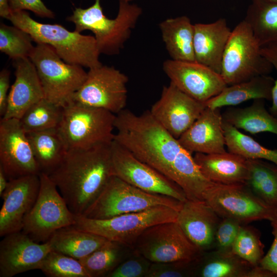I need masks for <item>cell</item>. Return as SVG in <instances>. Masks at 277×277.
Here are the masks:
<instances>
[{
    "label": "cell",
    "instance_id": "6da1fadb",
    "mask_svg": "<svg viewBox=\"0 0 277 277\" xmlns=\"http://www.w3.org/2000/svg\"><path fill=\"white\" fill-rule=\"evenodd\" d=\"M114 140L136 157L176 183L189 200L200 198L211 182L201 173L192 153L152 116L124 109L116 114Z\"/></svg>",
    "mask_w": 277,
    "mask_h": 277
},
{
    "label": "cell",
    "instance_id": "7a4b0ae2",
    "mask_svg": "<svg viewBox=\"0 0 277 277\" xmlns=\"http://www.w3.org/2000/svg\"><path fill=\"white\" fill-rule=\"evenodd\" d=\"M111 144L68 150L62 162L47 174L75 215L85 214L114 175Z\"/></svg>",
    "mask_w": 277,
    "mask_h": 277
},
{
    "label": "cell",
    "instance_id": "3957f363",
    "mask_svg": "<svg viewBox=\"0 0 277 277\" xmlns=\"http://www.w3.org/2000/svg\"><path fill=\"white\" fill-rule=\"evenodd\" d=\"M30 34L36 44L52 47L65 62L91 69L102 65L94 36L71 31L59 24H44L33 19L26 11L11 12L8 18Z\"/></svg>",
    "mask_w": 277,
    "mask_h": 277
},
{
    "label": "cell",
    "instance_id": "277c9868",
    "mask_svg": "<svg viewBox=\"0 0 277 277\" xmlns=\"http://www.w3.org/2000/svg\"><path fill=\"white\" fill-rule=\"evenodd\" d=\"M101 1L95 0L87 8H75L66 19L74 25L75 31L89 30L94 34L100 54L116 55L130 37L142 9L136 4L119 0L117 15L110 19L104 14Z\"/></svg>",
    "mask_w": 277,
    "mask_h": 277
},
{
    "label": "cell",
    "instance_id": "5b68a950",
    "mask_svg": "<svg viewBox=\"0 0 277 277\" xmlns=\"http://www.w3.org/2000/svg\"><path fill=\"white\" fill-rule=\"evenodd\" d=\"M116 114L72 101L63 107L57 129L68 150L89 149L114 140Z\"/></svg>",
    "mask_w": 277,
    "mask_h": 277
},
{
    "label": "cell",
    "instance_id": "8992f818",
    "mask_svg": "<svg viewBox=\"0 0 277 277\" xmlns=\"http://www.w3.org/2000/svg\"><path fill=\"white\" fill-rule=\"evenodd\" d=\"M178 211L168 206L158 205L105 219L75 215V223L71 226L110 241L133 247L138 238L148 227L159 223L176 221Z\"/></svg>",
    "mask_w": 277,
    "mask_h": 277
},
{
    "label": "cell",
    "instance_id": "52a82bcc",
    "mask_svg": "<svg viewBox=\"0 0 277 277\" xmlns=\"http://www.w3.org/2000/svg\"><path fill=\"white\" fill-rule=\"evenodd\" d=\"M36 69L44 97L64 107L85 81L83 67L64 61L48 45L36 44L29 57Z\"/></svg>",
    "mask_w": 277,
    "mask_h": 277
},
{
    "label": "cell",
    "instance_id": "ba28073f",
    "mask_svg": "<svg viewBox=\"0 0 277 277\" xmlns=\"http://www.w3.org/2000/svg\"><path fill=\"white\" fill-rule=\"evenodd\" d=\"M261 47L244 19L231 31L220 73L228 86L268 75L272 71L273 67L262 55Z\"/></svg>",
    "mask_w": 277,
    "mask_h": 277
},
{
    "label": "cell",
    "instance_id": "9c48e42d",
    "mask_svg": "<svg viewBox=\"0 0 277 277\" xmlns=\"http://www.w3.org/2000/svg\"><path fill=\"white\" fill-rule=\"evenodd\" d=\"M183 203L166 195L146 192L113 175L82 216L105 219L158 205L168 206L179 211Z\"/></svg>",
    "mask_w": 277,
    "mask_h": 277
},
{
    "label": "cell",
    "instance_id": "30bf717a",
    "mask_svg": "<svg viewBox=\"0 0 277 277\" xmlns=\"http://www.w3.org/2000/svg\"><path fill=\"white\" fill-rule=\"evenodd\" d=\"M39 176L38 195L24 219L22 231L35 242L44 243L56 231L73 225L75 215L48 175L41 172Z\"/></svg>",
    "mask_w": 277,
    "mask_h": 277
},
{
    "label": "cell",
    "instance_id": "8fae6325",
    "mask_svg": "<svg viewBox=\"0 0 277 277\" xmlns=\"http://www.w3.org/2000/svg\"><path fill=\"white\" fill-rule=\"evenodd\" d=\"M205 201L221 218H231L242 224L277 218V207L256 196L246 184L215 183L205 193Z\"/></svg>",
    "mask_w": 277,
    "mask_h": 277
},
{
    "label": "cell",
    "instance_id": "7c38bea8",
    "mask_svg": "<svg viewBox=\"0 0 277 277\" xmlns=\"http://www.w3.org/2000/svg\"><path fill=\"white\" fill-rule=\"evenodd\" d=\"M133 247L151 263L192 262L202 252L176 221L148 227L138 238Z\"/></svg>",
    "mask_w": 277,
    "mask_h": 277
},
{
    "label": "cell",
    "instance_id": "4fadbf2b",
    "mask_svg": "<svg viewBox=\"0 0 277 277\" xmlns=\"http://www.w3.org/2000/svg\"><path fill=\"white\" fill-rule=\"evenodd\" d=\"M114 175L146 192L186 201L182 189L174 181L141 161L113 140L111 144Z\"/></svg>",
    "mask_w": 277,
    "mask_h": 277
},
{
    "label": "cell",
    "instance_id": "5bb4252c",
    "mask_svg": "<svg viewBox=\"0 0 277 277\" xmlns=\"http://www.w3.org/2000/svg\"><path fill=\"white\" fill-rule=\"evenodd\" d=\"M128 77L114 67L103 65L89 69L72 101L117 114L125 109Z\"/></svg>",
    "mask_w": 277,
    "mask_h": 277
},
{
    "label": "cell",
    "instance_id": "9a60e30c",
    "mask_svg": "<svg viewBox=\"0 0 277 277\" xmlns=\"http://www.w3.org/2000/svg\"><path fill=\"white\" fill-rule=\"evenodd\" d=\"M0 166L9 180L41 173L27 134L18 119L1 120Z\"/></svg>",
    "mask_w": 277,
    "mask_h": 277
},
{
    "label": "cell",
    "instance_id": "2e32d148",
    "mask_svg": "<svg viewBox=\"0 0 277 277\" xmlns=\"http://www.w3.org/2000/svg\"><path fill=\"white\" fill-rule=\"evenodd\" d=\"M200 102L170 83L149 110L153 118L176 138L185 132L206 108Z\"/></svg>",
    "mask_w": 277,
    "mask_h": 277
},
{
    "label": "cell",
    "instance_id": "e0dca14e",
    "mask_svg": "<svg viewBox=\"0 0 277 277\" xmlns=\"http://www.w3.org/2000/svg\"><path fill=\"white\" fill-rule=\"evenodd\" d=\"M163 69L173 84L186 94L205 103L228 85L221 74L195 62L165 61Z\"/></svg>",
    "mask_w": 277,
    "mask_h": 277
},
{
    "label": "cell",
    "instance_id": "ac0fdd59",
    "mask_svg": "<svg viewBox=\"0 0 277 277\" xmlns=\"http://www.w3.org/2000/svg\"><path fill=\"white\" fill-rule=\"evenodd\" d=\"M39 174H30L9 181L1 197L0 236L21 231L24 221L35 204L39 191Z\"/></svg>",
    "mask_w": 277,
    "mask_h": 277
},
{
    "label": "cell",
    "instance_id": "d6986e66",
    "mask_svg": "<svg viewBox=\"0 0 277 277\" xmlns=\"http://www.w3.org/2000/svg\"><path fill=\"white\" fill-rule=\"evenodd\" d=\"M0 242V277H12L39 269L51 250L49 242L39 243L23 231L7 234Z\"/></svg>",
    "mask_w": 277,
    "mask_h": 277
},
{
    "label": "cell",
    "instance_id": "ffe728a7",
    "mask_svg": "<svg viewBox=\"0 0 277 277\" xmlns=\"http://www.w3.org/2000/svg\"><path fill=\"white\" fill-rule=\"evenodd\" d=\"M221 217L205 202L187 200L178 211L176 222L201 251L213 249Z\"/></svg>",
    "mask_w": 277,
    "mask_h": 277
},
{
    "label": "cell",
    "instance_id": "44dd1931",
    "mask_svg": "<svg viewBox=\"0 0 277 277\" xmlns=\"http://www.w3.org/2000/svg\"><path fill=\"white\" fill-rule=\"evenodd\" d=\"M220 109L206 107L191 126L178 139L191 153L212 154L226 152Z\"/></svg>",
    "mask_w": 277,
    "mask_h": 277
},
{
    "label": "cell",
    "instance_id": "7402d4cb",
    "mask_svg": "<svg viewBox=\"0 0 277 277\" xmlns=\"http://www.w3.org/2000/svg\"><path fill=\"white\" fill-rule=\"evenodd\" d=\"M13 66L15 79L2 118L19 120L29 107L44 98V94L35 67L29 58L13 61Z\"/></svg>",
    "mask_w": 277,
    "mask_h": 277
},
{
    "label": "cell",
    "instance_id": "603a6c76",
    "mask_svg": "<svg viewBox=\"0 0 277 277\" xmlns=\"http://www.w3.org/2000/svg\"><path fill=\"white\" fill-rule=\"evenodd\" d=\"M231 31L224 18L210 23L194 24L195 61L220 74L223 54Z\"/></svg>",
    "mask_w": 277,
    "mask_h": 277
},
{
    "label": "cell",
    "instance_id": "cb8c5ba5",
    "mask_svg": "<svg viewBox=\"0 0 277 277\" xmlns=\"http://www.w3.org/2000/svg\"><path fill=\"white\" fill-rule=\"evenodd\" d=\"M194 160L210 181L224 185L246 184L249 175L248 159L230 152L195 153Z\"/></svg>",
    "mask_w": 277,
    "mask_h": 277
},
{
    "label": "cell",
    "instance_id": "d4e9b609",
    "mask_svg": "<svg viewBox=\"0 0 277 277\" xmlns=\"http://www.w3.org/2000/svg\"><path fill=\"white\" fill-rule=\"evenodd\" d=\"M274 81L272 77L263 75L227 86L219 94L204 103L205 106L220 109L225 106H235L250 100L271 101Z\"/></svg>",
    "mask_w": 277,
    "mask_h": 277
},
{
    "label": "cell",
    "instance_id": "484cf974",
    "mask_svg": "<svg viewBox=\"0 0 277 277\" xmlns=\"http://www.w3.org/2000/svg\"><path fill=\"white\" fill-rule=\"evenodd\" d=\"M162 39L172 60L195 62L194 24L185 15L167 18L159 24Z\"/></svg>",
    "mask_w": 277,
    "mask_h": 277
},
{
    "label": "cell",
    "instance_id": "4316f807",
    "mask_svg": "<svg viewBox=\"0 0 277 277\" xmlns=\"http://www.w3.org/2000/svg\"><path fill=\"white\" fill-rule=\"evenodd\" d=\"M254 266L232 252H202L193 262V276L247 277Z\"/></svg>",
    "mask_w": 277,
    "mask_h": 277
},
{
    "label": "cell",
    "instance_id": "83f0119b",
    "mask_svg": "<svg viewBox=\"0 0 277 277\" xmlns=\"http://www.w3.org/2000/svg\"><path fill=\"white\" fill-rule=\"evenodd\" d=\"M222 116L224 121L251 134L268 132L277 135V117L266 110L263 99L254 100L245 108H229Z\"/></svg>",
    "mask_w": 277,
    "mask_h": 277
},
{
    "label": "cell",
    "instance_id": "f1b7e54d",
    "mask_svg": "<svg viewBox=\"0 0 277 277\" xmlns=\"http://www.w3.org/2000/svg\"><path fill=\"white\" fill-rule=\"evenodd\" d=\"M108 241L100 235L72 226L56 231L48 240L52 250L78 260L86 257Z\"/></svg>",
    "mask_w": 277,
    "mask_h": 277
},
{
    "label": "cell",
    "instance_id": "f546056e",
    "mask_svg": "<svg viewBox=\"0 0 277 277\" xmlns=\"http://www.w3.org/2000/svg\"><path fill=\"white\" fill-rule=\"evenodd\" d=\"M26 134L41 173L48 174L62 162L68 151L57 128Z\"/></svg>",
    "mask_w": 277,
    "mask_h": 277
},
{
    "label": "cell",
    "instance_id": "4dcf8cb0",
    "mask_svg": "<svg viewBox=\"0 0 277 277\" xmlns=\"http://www.w3.org/2000/svg\"><path fill=\"white\" fill-rule=\"evenodd\" d=\"M244 20L261 47L277 42V1H252Z\"/></svg>",
    "mask_w": 277,
    "mask_h": 277
},
{
    "label": "cell",
    "instance_id": "1f68e13d",
    "mask_svg": "<svg viewBox=\"0 0 277 277\" xmlns=\"http://www.w3.org/2000/svg\"><path fill=\"white\" fill-rule=\"evenodd\" d=\"M133 249V247L108 241L79 261L89 277H107L128 257Z\"/></svg>",
    "mask_w": 277,
    "mask_h": 277
},
{
    "label": "cell",
    "instance_id": "d6a6232c",
    "mask_svg": "<svg viewBox=\"0 0 277 277\" xmlns=\"http://www.w3.org/2000/svg\"><path fill=\"white\" fill-rule=\"evenodd\" d=\"M246 185L259 198L277 207V166L259 159H248Z\"/></svg>",
    "mask_w": 277,
    "mask_h": 277
},
{
    "label": "cell",
    "instance_id": "836d02e7",
    "mask_svg": "<svg viewBox=\"0 0 277 277\" xmlns=\"http://www.w3.org/2000/svg\"><path fill=\"white\" fill-rule=\"evenodd\" d=\"M223 127L229 152L247 159L267 160L277 166V150L264 147L224 120Z\"/></svg>",
    "mask_w": 277,
    "mask_h": 277
},
{
    "label": "cell",
    "instance_id": "e575fe53",
    "mask_svg": "<svg viewBox=\"0 0 277 277\" xmlns=\"http://www.w3.org/2000/svg\"><path fill=\"white\" fill-rule=\"evenodd\" d=\"M63 107L45 98L38 101L19 120L26 133L57 128L62 120Z\"/></svg>",
    "mask_w": 277,
    "mask_h": 277
},
{
    "label": "cell",
    "instance_id": "d590c367",
    "mask_svg": "<svg viewBox=\"0 0 277 277\" xmlns=\"http://www.w3.org/2000/svg\"><path fill=\"white\" fill-rule=\"evenodd\" d=\"M29 34L15 26L0 24V51L13 61L29 58L34 46Z\"/></svg>",
    "mask_w": 277,
    "mask_h": 277
},
{
    "label": "cell",
    "instance_id": "8d00e7d4",
    "mask_svg": "<svg viewBox=\"0 0 277 277\" xmlns=\"http://www.w3.org/2000/svg\"><path fill=\"white\" fill-rule=\"evenodd\" d=\"M259 231L242 224L234 242L232 252L253 266L259 265L264 255V246Z\"/></svg>",
    "mask_w": 277,
    "mask_h": 277
},
{
    "label": "cell",
    "instance_id": "74e56055",
    "mask_svg": "<svg viewBox=\"0 0 277 277\" xmlns=\"http://www.w3.org/2000/svg\"><path fill=\"white\" fill-rule=\"evenodd\" d=\"M39 269L49 277H89L79 260L52 250Z\"/></svg>",
    "mask_w": 277,
    "mask_h": 277
},
{
    "label": "cell",
    "instance_id": "f35d334b",
    "mask_svg": "<svg viewBox=\"0 0 277 277\" xmlns=\"http://www.w3.org/2000/svg\"><path fill=\"white\" fill-rule=\"evenodd\" d=\"M151 264L133 248L128 257L107 277H146Z\"/></svg>",
    "mask_w": 277,
    "mask_h": 277
},
{
    "label": "cell",
    "instance_id": "ab89813d",
    "mask_svg": "<svg viewBox=\"0 0 277 277\" xmlns=\"http://www.w3.org/2000/svg\"><path fill=\"white\" fill-rule=\"evenodd\" d=\"M242 224L231 218H222L217 227L212 250L232 252V247Z\"/></svg>",
    "mask_w": 277,
    "mask_h": 277
},
{
    "label": "cell",
    "instance_id": "60d3db41",
    "mask_svg": "<svg viewBox=\"0 0 277 277\" xmlns=\"http://www.w3.org/2000/svg\"><path fill=\"white\" fill-rule=\"evenodd\" d=\"M193 262L152 263L146 277L193 276Z\"/></svg>",
    "mask_w": 277,
    "mask_h": 277
},
{
    "label": "cell",
    "instance_id": "b9f144b4",
    "mask_svg": "<svg viewBox=\"0 0 277 277\" xmlns=\"http://www.w3.org/2000/svg\"><path fill=\"white\" fill-rule=\"evenodd\" d=\"M11 12L29 10L36 15L47 18H54V13L49 9L42 0H9Z\"/></svg>",
    "mask_w": 277,
    "mask_h": 277
},
{
    "label": "cell",
    "instance_id": "7bdbcfd3",
    "mask_svg": "<svg viewBox=\"0 0 277 277\" xmlns=\"http://www.w3.org/2000/svg\"><path fill=\"white\" fill-rule=\"evenodd\" d=\"M262 55L272 65L277 73V42L272 43L261 47ZM272 104L269 112L277 117V77L272 92Z\"/></svg>",
    "mask_w": 277,
    "mask_h": 277
},
{
    "label": "cell",
    "instance_id": "ee69618b",
    "mask_svg": "<svg viewBox=\"0 0 277 277\" xmlns=\"http://www.w3.org/2000/svg\"><path fill=\"white\" fill-rule=\"evenodd\" d=\"M270 223L273 241L267 254L261 260L259 265L272 272L277 277V218Z\"/></svg>",
    "mask_w": 277,
    "mask_h": 277
},
{
    "label": "cell",
    "instance_id": "f6af8a7d",
    "mask_svg": "<svg viewBox=\"0 0 277 277\" xmlns=\"http://www.w3.org/2000/svg\"><path fill=\"white\" fill-rule=\"evenodd\" d=\"M10 72L3 69L0 72V115H5L8 103L10 88Z\"/></svg>",
    "mask_w": 277,
    "mask_h": 277
},
{
    "label": "cell",
    "instance_id": "bcb514c9",
    "mask_svg": "<svg viewBox=\"0 0 277 277\" xmlns=\"http://www.w3.org/2000/svg\"><path fill=\"white\" fill-rule=\"evenodd\" d=\"M247 277H276L270 271L264 269L259 265L253 266L247 273Z\"/></svg>",
    "mask_w": 277,
    "mask_h": 277
},
{
    "label": "cell",
    "instance_id": "7dc6e473",
    "mask_svg": "<svg viewBox=\"0 0 277 277\" xmlns=\"http://www.w3.org/2000/svg\"><path fill=\"white\" fill-rule=\"evenodd\" d=\"M11 13L9 0H0V16L7 19Z\"/></svg>",
    "mask_w": 277,
    "mask_h": 277
},
{
    "label": "cell",
    "instance_id": "c3c4849f",
    "mask_svg": "<svg viewBox=\"0 0 277 277\" xmlns=\"http://www.w3.org/2000/svg\"><path fill=\"white\" fill-rule=\"evenodd\" d=\"M9 179L7 177L6 174H5L3 169L1 166H0V196L2 195L4 192L7 188L8 183Z\"/></svg>",
    "mask_w": 277,
    "mask_h": 277
},
{
    "label": "cell",
    "instance_id": "681fc988",
    "mask_svg": "<svg viewBox=\"0 0 277 277\" xmlns=\"http://www.w3.org/2000/svg\"><path fill=\"white\" fill-rule=\"evenodd\" d=\"M251 1H260V0H251ZM261 1H277V0H261Z\"/></svg>",
    "mask_w": 277,
    "mask_h": 277
},
{
    "label": "cell",
    "instance_id": "f907efd6",
    "mask_svg": "<svg viewBox=\"0 0 277 277\" xmlns=\"http://www.w3.org/2000/svg\"><path fill=\"white\" fill-rule=\"evenodd\" d=\"M123 1H126V2H130L131 1H135V0H123Z\"/></svg>",
    "mask_w": 277,
    "mask_h": 277
}]
</instances>
